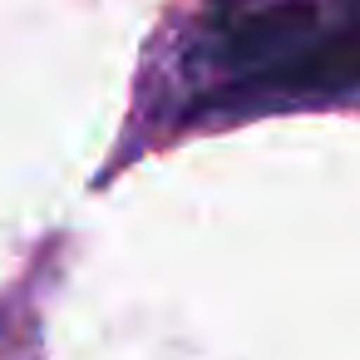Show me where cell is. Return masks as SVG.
Wrapping results in <instances>:
<instances>
[{
    "label": "cell",
    "instance_id": "obj_1",
    "mask_svg": "<svg viewBox=\"0 0 360 360\" xmlns=\"http://www.w3.org/2000/svg\"><path fill=\"white\" fill-rule=\"evenodd\" d=\"M316 35V6L306 0H266V6H252L242 15H232L227 25L212 30V60L237 79H257L271 65H281L286 55H296L306 40Z\"/></svg>",
    "mask_w": 360,
    "mask_h": 360
},
{
    "label": "cell",
    "instance_id": "obj_2",
    "mask_svg": "<svg viewBox=\"0 0 360 360\" xmlns=\"http://www.w3.org/2000/svg\"><path fill=\"white\" fill-rule=\"evenodd\" d=\"M360 89V25L311 35L296 55L271 65L266 75L237 84L232 94H276V99H311V94H350Z\"/></svg>",
    "mask_w": 360,
    "mask_h": 360
}]
</instances>
